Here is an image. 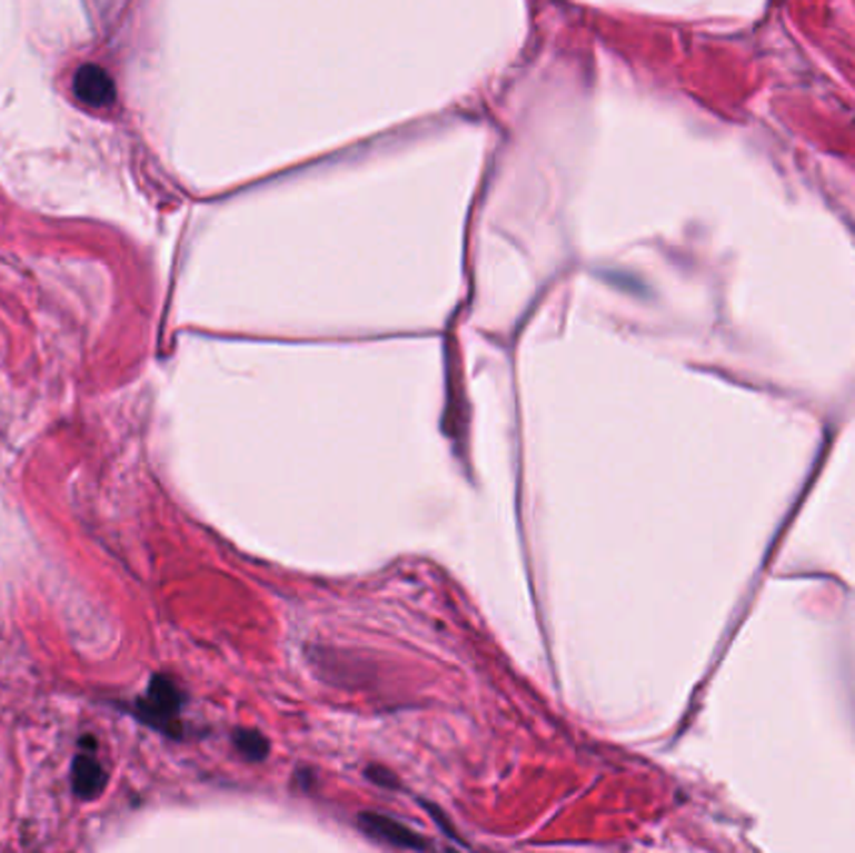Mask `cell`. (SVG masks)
Returning <instances> with one entry per match:
<instances>
[{"mask_svg": "<svg viewBox=\"0 0 855 853\" xmlns=\"http://www.w3.org/2000/svg\"><path fill=\"white\" fill-rule=\"evenodd\" d=\"M180 706H183V698H180V691L173 681L156 676L148 686V696L138 704V711L146 724L176 736V718L180 714Z\"/></svg>", "mask_w": 855, "mask_h": 853, "instance_id": "6da1fadb", "label": "cell"}, {"mask_svg": "<svg viewBox=\"0 0 855 853\" xmlns=\"http://www.w3.org/2000/svg\"><path fill=\"white\" fill-rule=\"evenodd\" d=\"M73 93L88 108H108L116 98V88L103 68L86 63L76 70Z\"/></svg>", "mask_w": 855, "mask_h": 853, "instance_id": "7a4b0ae2", "label": "cell"}, {"mask_svg": "<svg viewBox=\"0 0 855 853\" xmlns=\"http://www.w3.org/2000/svg\"><path fill=\"white\" fill-rule=\"evenodd\" d=\"M360 824L368 831L374 839L386 841L390 846H400V849H426V841H420L414 831L400 826L398 821L378 816V814H364L360 816Z\"/></svg>", "mask_w": 855, "mask_h": 853, "instance_id": "3957f363", "label": "cell"}, {"mask_svg": "<svg viewBox=\"0 0 855 853\" xmlns=\"http://www.w3.org/2000/svg\"><path fill=\"white\" fill-rule=\"evenodd\" d=\"M106 768L100 766V761L90 754H78L73 761V791L80 799H96L103 794L106 788Z\"/></svg>", "mask_w": 855, "mask_h": 853, "instance_id": "277c9868", "label": "cell"}, {"mask_svg": "<svg viewBox=\"0 0 855 853\" xmlns=\"http://www.w3.org/2000/svg\"><path fill=\"white\" fill-rule=\"evenodd\" d=\"M236 746L240 748V754H246L250 761H260L268 754V741L256 734V731H238Z\"/></svg>", "mask_w": 855, "mask_h": 853, "instance_id": "5b68a950", "label": "cell"}]
</instances>
